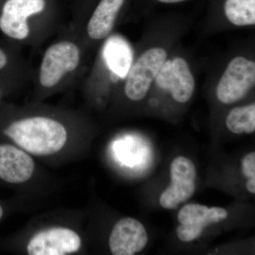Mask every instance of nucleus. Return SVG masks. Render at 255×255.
Returning a JSON list of instances; mask_svg holds the SVG:
<instances>
[{"instance_id":"nucleus-1","label":"nucleus","mask_w":255,"mask_h":255,"mask_svg":"<svg viewBox=\"0 0 255 255\" xmlns=\"http://www.w3.org/2000/svg\"><path fill=\"white\" fill-rule=\"evenodd\" d=\"M65 120L42 112H24L5 105L0 107V139L9 140L28 153L54 155L69 136Z\"/></svg>"},{"instance_id":"nucleus-2","label":"nucleus","mask_w":255,"mask_h":255,"mask_svg":"<svg viewBox=\"0 0 255 255\" xmlns=\"http://www.w3.org/2000/svg\"><path fill=\"white\" fill-rule=\"evenodd\" d=\"M89 50L71 26L60 29L42 55L31 81L41 97L65 90L81 78Z\"/></svg>"},{"instance_id":"nucleus-3","label":"nucleus","mask_w":255,"mask_h":255,"mask_svg":"<svg viewBox=\"0 0 255 255\" xmlns=\"http://www.w3.org/2000/svg\"><path fill=\"white\" fill-rule=\"evenodd\" d=\"M58 0H2L0 33L4 41L21 48H38L58 25Z\"/></svg>"},{"instance_id":"nucleus-4","label":"nucleus","mask_w":255,"mask_h":255,"mask_svg":"<svg viewBox=\"0 0 255 255\" xmlns=\"http://www.w3.org/2000/svg\"><path fill=\"white\" fill-rule=\"evenodd\" d=\"M128 0H74L70 26L87 49L112 33Z\"/></svg>"},{"instance_id":"nucleus-5","label":"nucleus","mask_w":255,"mask_h":255,"mask_svg":"<svg viewBox=\"0 0 255 255\" xmlns=\"http://www.w3.org/2000/svg\"><path fill=\"white\" fill-rule=\"evenodd\" d=\"M167 58L163 48H151L131 64L124 77V93L128 100L139 102L145 98Z\"/></svg>"},{"instance_id":"nucleus-6","label":"nucleus","mask_w":255,"mask_h":255,"mask_svg":"<svg viewBox=\"0 0 255 255\" xmlns=\"http://www.w3.org/2000/svg\"><path fill=\"white\" fill-rule=\"evenodd\" d=\"M255 85V63L243 56L233 58L220 79L216 97L224 105L243 100Z\"/></svg>"},{"instance_id":"nucleus-7","label":"nucleus","mask_w":255,"mask_h":255,"mask_svg":"<svg viewBox=\"0 0 255 255\" xmlns=\"http://www.w3.org/2000/svg\"><path fill=\"white\" fill-rule=\"evenodd\" d=\"M170 177V185L159 197L161 206L169 210L189 200L195 192L196 166L191 159L179 156L171 164Z\"/></svg>"},{"instance_id":"nucleus-8","label":"nucleus","mask_w":255,"mask_h":255,"mask_svg":"<svg viewBox=\"0 0 255 255\" xmlns=\"http://www.w3.org/2000/svg\"><path fill=\"white\" fill-rule=\"evenodd\" d=\"M159 88L179 103H187L195 90V80L189 64L181 57L166 60L155 80Z\"/></svg>"},{"instance_id":"nucleus-9","label":"nucleus","mask_w":255,"mask_h":255,"mask_svg":"<svg viewBox=\"0 0 255 255\" xmlns=\"http://www.w3.org/2000/svg\"><path fill=\"white\" fill-rule=\"evenodd\" d=\"M228 216V211L223 208L187 204L178 214V221L180 223L177 230L178 238L185 243L195 241L201 237L206 227L221 222L227 219Z\"/></svg>"},{"instance_id":"nucleus-10","label":"nucleus","mask_w":255,"mask_h":255,"mask_svg":"<svg viewBox=\"0 0 255 255\" xmlns=\"http://www.w3.org/2000/svg\"><path fill=\"white\" fill-rule=\"evenodd\" d=\"M80 236L68 228L55 227L43 230L32 237L27 245L30 255H66L80 251Z\"/></svg>"},{"instance_id":"nucleus-11","label":"nucleus","mask_w":255,"mask_h":255,"mask_svg":"<svg viewBox=\"0 0 255 255\" xmlns=\"http://www.w3.org/2000/svg\"><path fill=\"white\" fill-rule=\"evenodd\" d=\"M148 236L141 223L124 218L116 223L111 233L109 246L114 255H133L145 248Z\"/></svg>"},{"instance_id":"nucleus-12","label":"nucleus","mask_w":255,"mask_h":255,"mask_svg":"<svg viewBox=\"0 0 255 255\" xmlns=\"http://www.w3.org/2000/svg\"><path fill=\"white\" fill-rule=\"evenodd\" d=\"M20 49L6 41L0 43V78L31 81L34 70L23 58Z\"/></svg>"},{"instance_id":"nucleus-13","label":"nucleus","mask_w":255,"mask_h":255,"mask_svg":"<svg viewBox=\"0 0 255 255\" xmlns=\"http://www.w3.org/2000/svg\"><path fill=\"white\" fill-rule=\"evenodd\" d=\"M223 10L228 21L236 26L255 24V0H225Z\"/></svg>"},{"instance_id":"nucleus-14","label":"nucleus","mask_w":255,"mask_h":255,"mask_svg":"<svg viewBox=\"0 0 255 255\" xmlns=\"http://www.w3.org/2000/svg\"><path fill=\"white\" fill-rule=\"evenodd\" d=\"M226 127L236 134L253 133L255 130V104L233 109L226 118Z\"/></svg>"},{"instance_id":"nucleus-15","label":"nucleus","mask_w":255,"mask_h":255,"mask_svg":"<svg viewBox=\"0 0 255 255\" xmlns=\"http://www.w3.org/2000/svg\"><path fill=\"white\" fill-rule=\"evenodd\" d=\"M106 57L112 71L119 76H126L132 64L131 53L125 43L120 41L108 42Z\"/></svg>"},{"instance_id":"nucleus-16","label":"nucleus","mask_w":255,"mask_h":255,"mask_svg":"<svg viewBox=\"0 0 255 255\" xmlns=\"http://www.w3.org/2000/svg\"><path fill=\"white\" fill-rule=\"evenodd\" d=\"M26 81L16 78H0V107L4 105V100L13 92L22 87Z\"/></svg>"},{"instance_id":"nucleus-17","label":"nucleus","mask_w":255,"mask_h":255,"mask_svg":"<svg viewBox=\"0 0 255 255\" xmlns=\"http://www.w3.org/2000/svg\"><path fill=\"white\" fill-rule=\"evenodd\" d=\"M242 172L245 177L255 178V152H251L245 156L242 160Z\"/></svg>"},{"instance_id":"nucleus-18","label":"nucleus","mask_w":255,"mask_h":255,"mask_svg":"<svg viewBox=\"0 0 255 255\" xmlns=\"http://www.w3.org/2000/svg\"><path fill=\"white\" fill-rule=\"evenodd\" d=\"M247 190L252 194H255V178H251L248 179L246 184Z\"/></svg>"},{"instance_id":"nucleus-19","label":"nucleus","mask_w":255,"mask_h":255,"mask_svg":"<svg viewBox=\"0 0 255 255\" xmlns=\"http://www.w3.org/2000/svg\"><path fill=\"white\" fill-rule=\"evenodd\" d=\"M157 1L163 4H177V3L182 2V1H187V0H157Z\"/></svg>"},{"instance_id":"nucleus-20","label":"nucleus","mask_w":255,"mask_h":255,"mask_svg":"<svg viewBox=\"0 0 255 255\" xmlns=\"http://www.w3.org/2000/svg\"><path fill=\"white\" fill-rule=\"evenodd\" d=\"M4 208L1 206V204H0V221L2 219L3 216H4Z\"/></svg>"},{"instance_id":"nucleus-21","label":"nucleus","mask_w":255,"mask_h":255,"mask_svg":"<svg viewBox=\"0 0 255 255\" xmlns=\"http://www.w3.org/2000/svg\"><path fill=\"white\" fill-rule=\"evenodd\" d=\"M1 1H2V0H0V2H1Z\"/></svg>"}]
</instances>
